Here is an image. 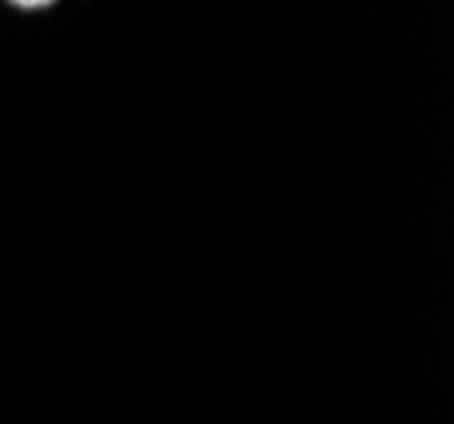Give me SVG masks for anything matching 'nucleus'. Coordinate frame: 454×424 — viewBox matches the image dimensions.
Listing matches in <instances>:
<instances>
[{
	"label": "nucleus",
	"mask_w": 454,
	"mask_h": 424,
	"mask_svg": "<svg viewBox=\"0 0 454 424\" xmlns=\"http://www.w3.org/2000/svg\"><path fill=\"white\" fill-rule=\"evenodd\" d=\"M11 4H18V7H27V11H35V7H48V4H55V0H11Z\"/></svg>",
	"instance_id": "1"
}]
</instances>
